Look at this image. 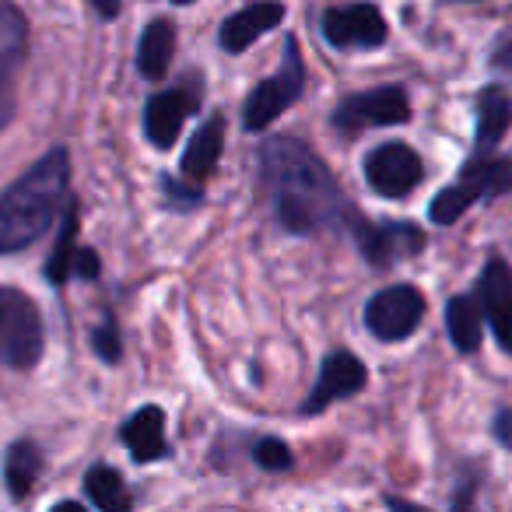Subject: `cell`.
<instances>
[{
  "instance_id": "30bf717a",
  "label": "cell",
  "mask_w": 512,
  "mask_h": 512,
  "mask_svg": "<svg viewBox=\"0 0 512 512\" xmlns=\"http://www.w3.org/2000/svg\"><path fill=\"white\" fill-rule=\"evenodd\" d=\"M386 18L376 4H348L323 15V39L334 50H372L386 43Z\"/></svg>"
},
{
  "instance_id": "2e32d148",
  "label": "cell",
  "mask_w": 512,
  "mask_h": 512,
  "mask_svg": "<svg viewBox=\"0 0 512 512\" xmlns=\"http://www.w3.org/2000/svg\"><path fill=\"white\" fill-rule=\"evenodd\" d=\"M225 151V120L211 116L207 123H200V130L190 137L183 151V176L190 183H204L214 169H218V158Z\"/></svg>"
},
{
  "instance_id": "44dd1931",
  "label": "cell",
  "mask_w": 512,
  "mask_h": 512,
  "mask_svg": "<svg viewBox=\"0 0 512 512\" xmlns=\"http://www.w3.org/2000/svg\"><path fill=\"white\" fill-rule=\"evenodd\" d=\"M85 495L92 498V505L99 512H130V491L127 481L116 467L95 463L85 474Z\"/></svg>"
},
{
  "instance_id": "7a4b0ae2",
  "label": "cell",
  "mask_w": 512,
  "mask_h": 512,
  "mask_svg": "<svg viewBox=\"0 0 512 512\" xmlns=\"http://www.w3.org/2000/svg\"><path fill=\"white\" fill-rule=\"evenodd\" d=\"M67 179L71 155L67 148H50L15 186L0 193V253L29 249L50 232L67 200Z\"/></svg>"
},
{
  "instance_id": "ffe728a7",
  "label": "cell",
  "mask_w": 512,
  "mask_h": 512,
  "mask_svg": "<svg viewBox=\"0 0 512 512\" xmlns=\"http://www.w3.org/2000/svg\"><path fill=\"white\" fill-rule=\"evenodd\" d=\"M39 474H43V453H39L36 442L32 439L11 442L8 453H4V484H8L15 502H22V498L32 495Z\"/></svg>"
},
{
  "instance_id": "277c9868",
  "label": "cell",
  "mask_w": 512,
  "mask_h": 512,
  "mask_svg": "<svg viewBox=\"0 0 512 512\" xmlns=\"http://www.w3.org/2000/svg\"><path fill=\"white\" fill-rule=\"evenodd\" d=\"M43 316L39 306L18 288L0 285V365L32 369L43 358Z\"/></svg>"
},
{
  "instance_id": "3957f363",
  "label": "cell",
  "mask_w": 512,
  "mask_h": 512,
  "mask_svg": "<svg viewBox=\"0 0 512 512\" xmlns=\"http://www.w3.org/2000/svg\"><path fill=\"white\" fill-rule=\"evenodd\" d=\"M505 193H512V158L477 155L474 162L463 165L460 179L453 186L435 193L432 207H428V218L435 225H453L477 200H495L505 197Z\"/></svg>"
},
{
  "instance_id": "7402d4cb",
  "label": "cell",
  "mask_w": 512,
  "mask_h": 512,
  "mask_svg": "<svg viewBox=\"0 0 512 512\" xmlns=\"http://www.w3.org/2000/svg\"><path fill=\"white\" fill-rule=\"evenodd\" d=\"M74 253H78V211L67 207L64 225H60L57 246H53L50 260H46V281L64 288L74 278Z\"/></svg>"
},
{
  "instance_id": "603a6c76",
  "label": "cell",
  "mask_w": 512,
  "mask_h": 512,
  "mask_svg": "<svg viewBox=\"0 0 512 512\" xmlns=\"http://www.w3.org/2000/svg\"><path fill=\"white\" fill-rule=\"evenodd\" d=\"M25 50V25L18 18V11L11 4L0 0V53H8V57H22Z\"/></svg>"
},
{
  "instance_id": "5bb4252c",
  "label": "cell",
  "mask_w": 512,
  "mask_h": 512,
  "mask_svg": "<svg viewBox=\"0 0 512 512\" xmlns=\"http://www.w3.org/2000/svg\"><path fill=\"white\" fill-rule=\"evenodd\" d=\"M281 22H285V4H278V0H256L249 8L235 11L232 18H225V25L218 32V43L225 53H242L260 36L278 29Z\"/></svg>"
},
{
  "instance_id": "d6a6232c",
  "label": "cell",
  "mask_w": 512,
  "mask_h": 512,
  "mask_svg": "<svg viewBox=\"0 0 512 512\" xmlns=\"http://www.w3.org/2000/svg\"><path fill=\"white\" fill-rule=\"evenodd\" d=\"M172 4H193V0H172Z\"/></svg>"
},
{
  "instance_id": "9a60e30c",
  "label": "cell",
  "mask_w": 512,
  "mask_h": 512,
  "mask_svg": "<svg viewBox=\"0 0 512 512\" xmlns=\"http://www.w3.org/2000/svg\"><path fill=\"white\" fill-rule=\"evenodd\" d=\"M120 439L137 463H155V460H162V456H169V442H165V411L162 407H141V411L120 428Z\"/></svg>"
},
{
  "instance_id": "484cf974",
  "label": "cell",
  "mask_w": 512,
  "mask_h": 512,
  "mask_svg": "<svg viewBox=\"0 0 512 512\" xmlns=\"http://www.w3.org/2000/svg\"><path fill=\"white\" fill-rule=\"evenodd\" d=\"M162 190H165V197H169L172 204L179 207V211H190V207H197L200 197H204L197 183L186 186L183 179H172V176H162Z\"/></svg>"
},
{
  "instance_id": "7c38bea8",
  "label": "cell",
  "mask_w": 512,
  "mask_h": 512,
  "mask_svg": "<svg viewBox=\"0 0 512 512\" xmlns=\"http://www.w3.org/2000/svg\"><path fill=\"white\" fill-rule=\"evenodd\" d=\"M474 295L481 299L484 320H488L498 348H502L505 355H512V271H509V264L495 256V260L484 267Z\"/></svg>"
},
{
  "instance_id": "6da1fadb",
  "label": "cell",
  "mask_w": 512,
  "mask_h": 512,
  "mask_svg": "<svg viewBox=\"0 0 512 512\" xmlns=\"http://www.w3.org/2000/svg\"><path fill=\"white\" fill-rule=\"evenodd\" d=\"M260 179L288 232L313 235L348 218V200L334 172L299 137H271L260 144Z\"/></svg>"
},
{
  "instance_id": "4fadbf2b",
  "label": "cell",
  "mask_w": 512,
  "mask_h": 512,
  "mask_svg": "<svg viewBox=\"0 0 512 512\" xmlns=\"http://www.w3.org/2000/svg\"><path fill=\"white\" fill-rule=\"evenodd\" d=\"M193 109H197V95L186 92V88H169V92L151 95L148 106H144V134H148V141L155 148H172Z\"/></svg>"
},
{
  "instance_id": "e0dca14e",
  "label": "cell",
  "mask_w": 512,
  "mask_h": 512,
  "mask_svg": "<svg viewBox=\"0 0 512 512\" xmlns=\"http://www.w3.org/2000/svg\"><path fill=\"white\" fill-rule=\"evenodd\" d=\"M509 123H512V99L502 88H484L477 95V130H474L477 155L495 151L498 141L509 134Z\"/></svg>"
},
{
  "instance_id": "ba28073f",
  "label": "cell",
  "mask_w": 512,
  "mask_h": 512,
  "mask_svg": "<svg viewBox=\"0 0 512 512\" xmlns=\"http://www.w3.org/2000/svg\"><path fill=\"white\" fill-rule=\"evenodd\" d=\"M365 183L376 197L386 200H404L407 193H414L425 179V162L421 155L404 141L379 144L365 155Z\"/></svg>"
},
{
  "instance_id": "4316f807",
  "label": "cell",
  "mask_w": 512,
  "mask_h": 512,
  "mask_svg": "<svg viewBox=\"0 0 512 512\" xmlns=\"http://www.w3.org/2000/svg\"><path fill=\"white\" fill-rule=\"evenodd\" d=\"M18 95H15V78H11V67L0 64V130L15 120Z\"/></svg>"
},
{
  "instance_id": "ac0fdd59",
  "label": "cell",
  "mask_w": 512,
  "mask_h": 512,
  "mask_svg": "<svg viewBox=\"0 0 512 512\" xmlns=\"http://www.w3.org/2000/svg\"><path fill=\"white\" fill-rule=\"evenodd\" d=\"M172 53H176V29L169 18H155L144 25L141 43H137V71L148 81H162L169 74Z\"/></svg>"
},
{
  "instance_id": "4dcf8cb0",
  "label": "cell",
  "mask_w": 512,
  "mask_h": 512,
  "mask_svg": "<svg viewBox=\"0 0 512 512\" xmlns=\"http://www.w3.org/2000/svg\"><path fill=\"white\" fill-rule=\"evenodd\" d=\"M50 512H88V509L81 502H60V505H53Z\"/></svg>"
},
{
  "instance_id": "5b68a950",
  "label": "cell",
  "mask_w": 512,
  "mask_h": 512,
  "mask_svg": "<svg viewBox=\"0 0 512 512\" xmlns=\"http://www.w3.org/2000/svg\"><path fill=\"white\" fill-rule=\"evenodd\" d=\"M306 88V67H302V57H299V43L288 39L285 43V64L274 78L260 81V85L249 92L246 106H242V127L246 130H264L285 113L288 106H295Z\"/></svg>"
},
{
  "instance_id": "52a82bcc",
  "label": "cell",
  "mask_w": 512,
  "mask_h": 512,
  "mask_svg": "<svg viewBox=\"0 0 512 512\" xmlns=\"http://www.w3.org/2000/svg\"><path fill=\"white\" fill-rule=\"evenodd\" d=\"M411 120V102L400 85H383L372 92L348 95L334 109V130L344 137H355L369 127H397Z\"/></svg>"
},
{
  "instance_id": "d4e9b609",
  "label": "cell",
  "mask_w": 512,
  "mask_h": 512,
  "mask_svg": "<svg viewBox=\"0 0 512 512\" xmlns=\"http://www.w3.org/2000/svg\"><path fill=\"white\" fill-rule=\"evenodd\" d=\"M92 344L102 362H120V330H116L113 316H106V323H99V327L92 330Z\"/></svg>"
},
{
  "instance_id": "8992f818",
  "label": "cell",
  "mask_w": 512,
  "mask_h": 512,
  "mask_svg": "<svg viewBox=\"0 0 512 512\" xmlns=\"http://www.w3.org/2000/svg\"><path fill=\"white\" fill-rule=\"evenodd\" d=\"M425 313H428V302L418 288L390 285V288H379L369 299V306H365V327H369V334L376 341L397 344L407 341L421 327Z\"/></svg>"
},
{
  "instance_id": "9c48e42d",
  "label": "cell",
  "mask_w": 512,
  "mask_h": 512,
  "mask_svg": "<svg viewBox=\"0 0 512 512\" xmlns=\"http://www.w3.org/2000/svg\"><path fill=\"white\" fill-rule=\"evenodd\" d=\"M351 221V239H355L358 253L369 260L372 267H390L404 256H418L425 249V235L411 221H369L348 211Z\"/></svg>"
},
{
  "instance_id": "f1b7e54d",
  "label": "cell",
  "mask_w": 512,
  "mask_h": 512,
  "mask_svg": "<svg viewBox=\"0 0 512 512\" xmlns=\"http://www.w3.org/2000/svg\"><path fill=\"white\" fill-rule=\"evenodd\" d=\"M495 435L502 446H512V411H498L495 414Z\"/></svg>"
},
{
  "instance_id": "1f68e13d",
  "label": "cell",
  "mask_w": 512,
  "mask_h": 512,
  "mask_svg": "<svg viewBox=\"0 0 512 512\" xmlns=\"http://www.w3.org/2000/svg\"><path fill=\"white\" fill-rule=\"evenodd\" d=\"M390 509L393 512H428V509H421V505H411V502H390Z\"/></svg>"
},
{
  "instance_id": "8fae6325",
  "label": "cell",
  "mask_w": 512,
  "mask_h": 512,
  "mask_svg": "<svg viewBox=\"0 0 512 512\" xmlns=\"http://www.w3.org/2000/svg\"><path fill=\"white\" fill-rule=\"evenodd\" d=\"M365 383H369V369L362 365V358H355L351 351H330L320 365V379H316L313 393L302 404V414H323L337 400L362 393Z\"/></svg>"
},
{
  "instance_id": "cb8c5ba5",
  "label": "cell",
  "mask_w": 512,
  "mask_h": 512,
  "mask_svg": "<svg viewBox=\"0 0 512 512\" xmlns=\"http://www.w3.org/2000/svg\"><path fill=\"white\" fill-rule=\"evenodd\" d=\"M253 460H256V467H264V470H288L292 467V449H288V442L267 435V439L256 442Z\"/></svg>"
},
{
  "instance_id": "f546056e",
  "label": "cell",
  "mask_w": 512,
  "mask_h": 512,
  "mask_svg": "<svg viewBox=\"0 0 512 512\" xmlns=\"http://www.w3.org/2000/svg\"><path fill=\"white\" fill-rule=\"evenodd\" d=\"M95 11H99L102 18H116L120 15V0H88Z\"/></svg>"
},
{
  "instance_id": "83f0119b",
  "label": "cell",
  "mask_w": 512,
  "mask_h": 512,
  "mask_svg": "<svg viewBox=\"0 0 512 512\" xmlns=\"http://www.w3.org/2000/svg\"><path fill=\"white\" fill-rule=\"evenodd\" d=\"M102 274V264H99V253L95 249H85L78 246L74 253V278H85V281H95Z\"/></svg>"
},
{
  "instance_id": "d6986e66",
  "label": "cell",
  "mask_w": 512,
  "mask_h": 512,
  "mask_svg": "<svg viewBox=\"0 0 512 512\" xmlns=\"http://www.w3.org/2000/svg\"><path fill=\"white\" fill-rule=\"evenodd\" d=\"M484 309L477 295H456L446 302V334L453 341V348H460L463 355H474L481 348L484 337Z\"/></svg>"
}]
</instances>
